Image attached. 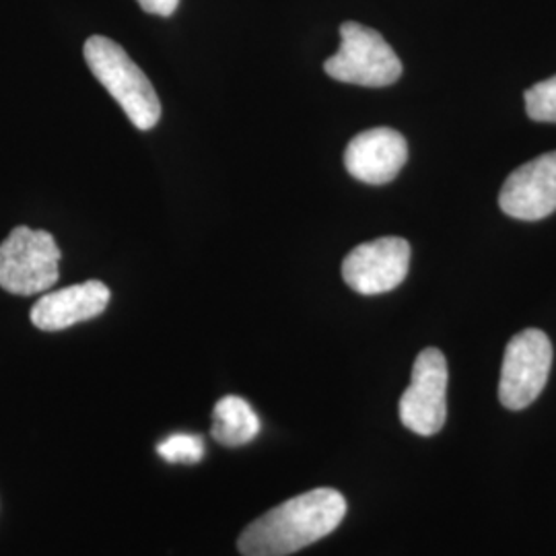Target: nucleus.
Wrapping results in <instances>:
<instances>
[{"label": "nucleus", "instance_id": "9b49d317", "mask_svg": "<svg viewBox=\"0 0 556 556\" xmlns=\"http://www.w3.org/2000/svg\"><path fill=\"white\" fill-rule=\"evenodd\" d=\"M213 438L225 447L248 445L258 438L260 418L254 408L239 396L220 397L213 410Z\"/></svg>", "mask_w": 556, "mask_h": 556}, {"label": "nucleus", "instance_id": "7ed1b4c3", "mask_svg": "<svg viewBox=\"0 0 556 556\" xmlns=\"http://www.w3.org/2000/svg\"><path fill=\"white\" fill-rule=\"evenodd\" d=\"M328 77L358 87H390L402 75V62L383 36L357 21L340 25V50L324 62Z\"/></svg>", "mask_w": 556, "mask_h": 556}, {"label": "nucleus", "instance_id": "423d86ee", "mask_svg": "<svg viewBox=\"0 0 556 556\" xmlns=\"http://www.w3.org/2000/svg\"><path fill=\"white\" fill-rule=\"evenodd\" d=\"M447 361L439 349H425L413 367V379L400 397L402 425L420 438L438 435L447 418Z\"/></svg>", "mask_w": 556, "mask_h": 556}, {"label": "nucleus", "instance_id": "f257e3e1", "mask_svg": "<svg viewBox=\"0 0 556 556\" xmlns=\"http://www.w3.org/2000/svg\"><path fill=\"white\" fill-rule=\"evenodd\" d=\"M346 516L334 489H314L289 498L252 521L238 540L243 556H289L332 534Z\"/></svg>", "mask_w": 556, "mask_h": 556}, {"label": "nucleus", "instance_id": "ddd939ff", "mask_svg": "<svg viewBox=\"0 0 556 556\" xmlns=\"http://www.w3.org/2000/svg\"><path fill=\"white\" fill-rule=\"evenodd\" d=\"M157 452L169 464H199L204 457V443L197 435L178 433L160 443Z\"/></svg>", "mask_w": 556, "mask_h": 556}, {"label": "nucleus", "instance_id": "f03ea898", "mask_svg": "<svg viewBox=\"0 0 556 556\" xmlns=\"http://www.w3.org/2000/svg\"><path fill=\"white\" fill-rule=\"evenodd\" d=\"M85 62L105 91L139 130H151L161 119V101L155 87L116 41L91 36L83 48Z\"/></svg>", "mask_w": 556, "mask_h": 556}, {"label": "nucleus", "instance_id": "20e7f679", "mask_svg": "<svg viewBox=\"0 0 556 556\" xmlns=\"http://www.w3.org/2000/svg\"><path fill=\"white\" fill-rule=\"evenodd\" d=\"M59 264L56 239L21 225L0 243V287L13 295H38L59 282Z\"/></svg>", "mask_w": 556, "mask_h": 556}, {"label": "nucleus", "instance_id": "4468645a", "mask_svg": "<svg viewBox=\"0 0 556 556\" xmlns=\"http://www.w3.org/2000/svg\"><path fill=\"white\" fill-rule=\"evenodd\" d=\"M142 11L151 13V15H160V17H169L176 13L179 0H137Z\"/></svg>", "mask_w": 556, "mask_h": 556}, {"label": "nucleus", "instance_id": "1a4fd4ad", "mask_svg": "<svg viewBox=\"0 0 556 556\" xmlns=\"http://www.w3.org/2000/svg\"><path fill=\"white\" fill-rule=\"evenodd\" d=\"M408 161L406 139L394 128H371L357 135L344 151V167L353 178L383 186L402 172Z\"/></svg>", "mask_w": 556, "mask_h": 556}, {"label": "nucleus", "instance_id": "6e6552de", "mask_svg": "<svg viewBox=\"0 0 556 556\" xmlns=\"http://www.w3.org/2000/svg\"><path fill=\"white\" fill-rule=\"evenodd\" d=\"M501 211L519 220L546 219L556 211V151L523 163L505 179Z\"/></svg>", "mask_w": 556, "mask_h": 556}, {"label": "nucleus", "instance_id": "f8f14e48", "mask_svg": "<svg viewBox=\"0 0 556 556\" xmlns=\"http://www.w3.org/2000/svg\"><path fill=\"white\" fill-rule=\"evenodd\" d=\"M526 110L534 122L556 124V75L526 91Z\"/></svg>", "mask_w": 556, "mask_h": 556}, {"label": "nucleus", "instance_id": "39448f33", "mask_svg": "<svg viewBox=\"0 0 556 556\" xmlns=\"http://www.w3.org/2000/svg\"><path fill=\"white\" fill-rule=\"evenodd\" d=\"M553 367V344L542 330H523L505 349L498 400L509 410H523L542 394Z\"/></svg>", "mask_w": 556, "mask_h": 556}, {"label": "nucleus", "instance_id": "9d476101", "mask_svg": "<svg viewBox=\"0 0 556 556\" xmlns=\"http://www.w3.org/2000/svg\"><path fill=\"white\" fill-rule=\"evenodd\" d=\"M110 298L112 293L101 280H87L46 293L31 307L29 318L38 330L60 332L80 321L101 316L110 303Z\"/></svg>", "mask_w": 556, "mask_h": 556}, {"label": "nucleus", "instance_id": "0eeeda50", "mask_svg": "<svg viewBox=\"0 0 556 556\" xmlns=\"http://www.w3.org/2000/svg\"><path fill=\"white\" fill-rule=\"evenodd\" d=\"M410 268V245L402 238H379L357 245L342 262L344 282L361 295L390 293Z\"/></svg>", "mask_w": 556, "mask_h": 556}]
</instances>
